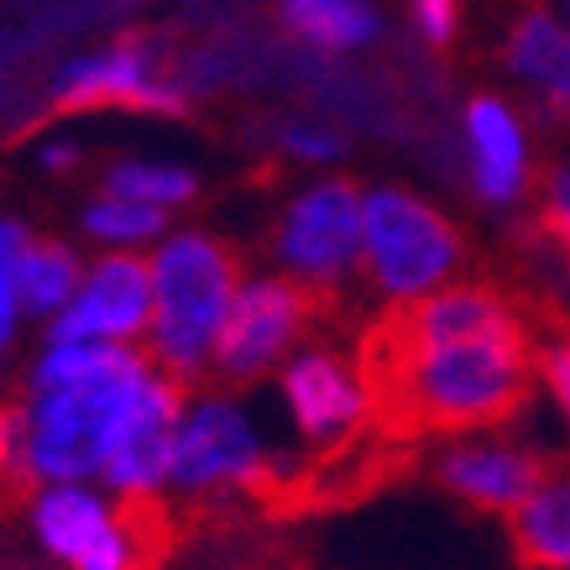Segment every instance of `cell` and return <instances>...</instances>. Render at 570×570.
<instances>
[{
  "instance_id": "14",
  "label": "cell",
  "mask_w": 570,
  "mask_h": 570,
  "mask_svg": "<svg viewBox=\"0 0 570 570\" xmlns=\"http://www.w3.org/2000/svg\"><path fill=\"white\" fill-rule=\"evenodd\" d=\"M508 544L523 570H570V466L508 508Z\"/></svg>"
},
{
  "instance_id": "7",
  "label": "cell",
  "mask_w": 570,
  "mask_h": 570,
  "mask_svg": "<svg viewBox=\"0 0 570 570\" xmlns=\"http://www.w3.org/2000/svg\"><path fill=\"white\" fill-rule=\"evenodd\" d=\"M163 37L137 32L121 37L110 52L79 58L52 85V116H85V110H153V116H184L189 100L174 79H163Z\"/></svg>"
},
{
  "instance_id": "20",
  "label": "cell",
  "mask_w": 570,
  "mask_h": 570,
  "mask_svg": "<svg viewBox=\"0 0 570 570\" xmlns=\"http://www.w3.org/2000/svg\"><path fill=\"white\" fill-rule=\"evenodd\" d=\"M163 205H147V199H126V194H110V199H95L85 215L89 236L100 242H141V236H157L163 230Z\"/></svg>"
},
{
  "instance_id": "24",
  "label": "cell",
  "mask_w": 570,
  "mask_h": 570,
  "mask_svg": "<svg viewBox=\"0 0 570 570\" xmlns=\"http://www.w3.org/2000/svg\"><path fill=\"white\" fill-rule=\"evenodd\" d=\"M539 372H544V382H550V393L560 397V409L570 414V335L566 341L539 346Z\"/></svg>"
},
{
  "instance_id": "11",
  "label": "cell",
  "mask_w": 570,
  "mask_h": 570,
  "mask_svg": "<svg viewBox=\"0 0 570 570\" xmlns=\"http://www.w3.org/2000/svg\"><path fill=\"white\" fill-rule=\"evenodd\" d=\"M283 397L314 450H335L366 430L362 382L351 377V362L341 351H304L283 372Z\"/></svg>"
},
{
  "instance_id": "23",
  "label": "cell",
  "mask_w": 570,
  "mask_h": 570,
  "mask_svg": "<svg viewBox=\"0 0 570 570\" xmlns=\"http://www.w3.org/2000/svg\"><path fill=\"white\" fill-rule=\"evenodd\" d=\"M539 242H544V252H550L570 277V205H554L550 199V205L539 209Z\"/></svg>"
},
{
  "instance_id": "2",
  "label": "cell",
  "mask_w": 570,
  "mask_h": 570,
  "mask_svg": "<svg viewBox=\"0 0 570 570\" xmlns=\"http://www.w3.org/2000/svg\"><path fill=\"white\" fill-rule=\"evenodd\" d=\"M157 351H137L131 362L89 372V377L58 382V387H37V403L21 414V455L42 482H73L85 471H100L110 434L121 424L131 387Z\"/></svg>"
},
{
  "instance_id": "8",
  "label": "cell",
  "mask_w": 570,
  "mask_h": 570,
  "mask_svg": "<svg viewBox=\"0 0 570 570\" xmlns=\"http://www.w3.org/2000/svg\"><path fill=\"white\" fill-rule=\"evenodd\" d=\"M362 246V189L346 178H330L298 199L277 225V257L309 283H346Z\"/></svg>"
},
{
  "instance_id": "29",
  "label": "cell",
  "mask_w": 570,
  "mask_h": 570,
  "mask_svg": "<svg viewBox=\"0 0 570 570\" xmlns=\"http://www.w3.org/2000/svg\"><path fill=\"white\" fill-rule=\"evenodd\" d=\"M550 199L554 205H570V168H560V174L550 178Z\"/></svg>"
},
{
  "instance_id": "5",
  "label": "cell",
  "mask_w": 570,
  "mask_h": 570,
  "mask_svg": "<svg viewBox=\"0 0 570 570\" xmlns=\"http://www.w3.org/2000/svg\"><path fill=\"white\" fill-rule=\"evenodd\" d=\"M262 466L257 434L230 403H199L189 424L174 434V455H168V482L178 492H205V502L184 508L194 529H242L252 519L242 487Z\"/></svg>"
},
{
  "instance_id": "12",
  "label": "cell",
  "mask_w": 570,
  "mask_h": 570,
  "mask_svg": "<svg viewBox=\"0 0 570 570\" xmlns=\"http://www.w3.org/2000/svg\"><path fill=\"white\" fill-rule=\"evenodd\" d=\"M147 304H153V273L137 257H105L89 273L85 294L52 320V341H95V335H131L147 325Z\"/></svg>"
},
{
  "instance_id": "3",
  "label": "cell",
  "mask_w": 570,
  "mask_h": 570,
  "mask_svg": "<svg viewBox=\"0 0 570 570\" xmlns=\"http://www.w3.org/2000/svg\"><path fill=\"white\" fill-rule=\"evenodd\" d=\"M157 314H153V351L157 362L189 382L205 366V351L220 330L236 283H242V252L215 236H174L153 267Z\"/></svg>"
},
{
  "instance_id": "9",
  "label": "cell",
  "mask_w": 570,
  "mask_h": 570,
  "mask_svg": "<svg viewBox=\"0 0 570 570\" xmlns=\"http://www.w3.org/2000/svg\"><path fill=\"white\" fill-rule=\"evenodd\" d=\"M570 466V455H544L529 445H498V440H471V445H445L440 455H430V482L450 498L471 502V508H513L534 487H544L550 476Z\"/></svg>"
},
{
  "instance_id": "15",
  "label": "cell",
  "mask_w": 570,
  "mask_h": 570,
  "mask_svg": "<svg viewBox=\"0 0 570 570\" xmlns=\"http://www.w3.org/2000/svg\"><path fill=\"white\" fill-rule=\"evenodd\" d=\"M466 137L476 157V189L487 199H513L523 189V131L502 100H471Z\"/></svg>"
},
{
  "instance_id": "30",
  "label": "cell",
  "mask_w": 570,
  "mask_h": 570,
  "mask_svg": "<svg viewBox=\"0 0 570 570\" xmlns=\"http://www.w3.org/2000/svg\"><path fill=\"white\" fill-rule=\"evenodd\" d=\"M73 157H79L73 147H48V168H69Z\"/></svg>"
},
{
  "instance_id": "19",
  "label": "cell",
  "mask_w": 570,
  "mask_h": 570,
  "mask_svg": "<svg viewBox=\"0 0 570 570\" xmlns=\"http://www.w3.org/2000/svg\"><path fill=\"white\" fill-rule=\"evenodd\" d=\"M110 194H126V199H147V205H184L199 194L189 168H157V163H116L105 174Z\"/></svg>"
},
{
  "instance_id": "18",
  "label": "cell",
  "mask_w": 570,
  "mask_h": 570,
  "mask_svg": "<svg viewBox=\"0 0 570 570\" xmlns=\"http://www.w3.org/2000/svg\"><path fill=\"white\" fill-rule=\"evenodd\" d=\"M277 17L314 48H356L377 32V11L366 0H277Z\"/></svg>"
},
{
  "instance_id": "10",
  "label": "cell",
  "mask_w": 570,
  "mask_h": 570,
  "mask_svg": "<svg viewBox=\"0 0 570 570\" xmlns=\"http://www.w3.org/2000/svg\"><path fill=\"white\" fill-rule=\"evenodd\" d=\"M178 403H184V377L178 372H163V366H147L131 387V403H126L121 424L110 434V450L100 461V476L116 492H131V487H153L163 471H168V455H174V424H178Z\"/></svg>"
},
{
  "instance_id": "6",
  "label": "cell",
  "mask_w": 570,
  "mask_h": 570,
  "mask_svg": "<svg viewBox=\"0 0 570 570\" xmlns=\"http://www.w3.org/2000/svg\"><path fill=\"white\" fill-rule=\"evenodd\" d=\"M362 236H366V273L377 277L382 294H424L466 257L461 230L434 205L403 189H377L362 199Z\"/></svg>"
},
{
  "instance_id": "17",
  "label": "cell",
  "mask_w": 570,
  "mask_h": 570,
  "mask_svg": "<svg viewBox=\"0 0 570 570\" xmlns=\"http://www.w3.org/2000/svg\"><path fill=\"white\" fill-rule=\"evenodd\" d=\"M11 288H17V304L27 314H52L79 294V262H73V252L63 242L27 236L17 273H11Z\"/></svg>"
},
{
  "instance_id": "4",
  "label": "cell",
  "mask_w": 570,
  "mask_h": 570,
  "mask_svg": "<svg viewBox=\"0 0 570 570\" xmlns=\"http://www.w3.org/2000/svg\"><path fill=\"white\" fill-rule=\"evenodd\" d=\"M341 320V288L309 277H262L230 298L215 341H209V387H246L288 346Z\"/></svg>"
},
{
  "instance_id": "26",
  "label": "cell",
  "mask_w": 570,
  "mask_h": 570,
  "mask_svg": "<svg viewBox=\"0 0 570 570\" xmlns=\"http://www.w3.org/2000/svg\"><path fill=\"white\" fill-rule=\"evenodd\" d=\"M21 246H27V230H21L17 220H0V277H11V273H17Z\"/></svg>"
},
{
  "instance_id": "28",
  "label": "cell",
  "mask_w": 570,
  "mask_h": 570,
  "mask_svg": "<svg viewBox=\"0 0 570 570\" xmlns=\"http://www.w3.org/2000/svg\"><path fill=\"white\" fill-rule=\"evenodd\" d=\"M230 570H294L288 560H273V554H246V560H236Z\"/></svg>"
},
{
  "instance_id": "27",
  "label": "cell",
  "mask_w": 570,
  "mask_h": 570,
  "mask_svg": "<svg viewBox=\"0 0 570 570\" xmlns=\"http://www.w3.org/2000/svg\"><path fill=\"white\" fill-rule=\"evenodd\" d=\"M11 325H17V288H11V277H0V351L11 341Z\"/></svg>"
},
{
  "instance_id": "16",
  "label": "cell",
  "mask_w": 570,
  "mask_h": 570,
  "mask_svg": "<svg viewBox=\"0 0 570 570\" xmlns=\"http://www.w3.org/2000/svg\"><path fill=\"white\" fill-rule=\"evenodd\" d=\"M508 69L544 89L550 110L570 116V32L544 11H523L508 32Z\"/></svg>"
},
{
  "instance_id": "1",
  "label": "cell",
  "mask_w": 570,
  "mask_h": 570,
  "mask_svg": "<svg viewBox=\"0 0 570 570\" xmlns=\"http://www.w3.org/2000/svg\"><path fill=\"white\" fill-rule=\"evenodd\" d=\"M366 424L424 445L434 434L508 430L534 403L539 351L519 298L492 277L403 294L356 341Z\"/></svg>"
},
{
  "instance_id": "25",
  "label": "cell",
  "mask_w": 570,
  "mask_h": 570,
  "mask_svg": "<svg viewBox=\"0 0 570 570\" xmlns=\"http://www.w3.org/2000/svg\"><path fill=\"white\" fill-rule=\"evenodd\" d=\"M283 147L298 157H335L341 153V141L330 137V131H309V126H288V131H283Z\"/></svg>"
},
{
  "instance_id": "13",
  "label": "cell",
  "mask_w": 570,
  "mask_h": 570,
  "mask_svg": "<svg viewBox=\"0 0 570 570\" xmlns=\"http://www.w3.org/2000/svg\"><path fill=\"white\" fill-rule=\"evenodd\" d=\"M37 534L48 544V554H58L69 570H126V539L116 513L95 502L89 492H48L37 498Z\"/></svg>"
},
{
  "instance_id": "22",
  "label": "cell",
  "mask_w": 570,
  "mask_h": 570,
  "mask_svg": "<svg viewBox=\"0 0 570 570\" xmlns=\"http://www.w3.org/2000/svg\"><path fill=\"white\" fill-rule=\"evenodd\" d=\"M409 11H414L419 32L430 48H445L450 37H455V0H409Z\"/></svg>"
},
{
  "instance_id": "21",
  "label": "cell",
  "mask_w": 570,
  "mask_h": 570,
  "mask_svg": "<svg viewBox=\"0 0 570 570\" xmlns=\"http://www.w3.org/2000/svg\"><path fill=\"white\" fill-rule=\"evenodd\" d=\"M137 351L131 346H100V341H63V346L42 356L32 372V387H58V382L89 377V372H105V366H121L131 362Z\"/></svg>"
}]
</instances>
